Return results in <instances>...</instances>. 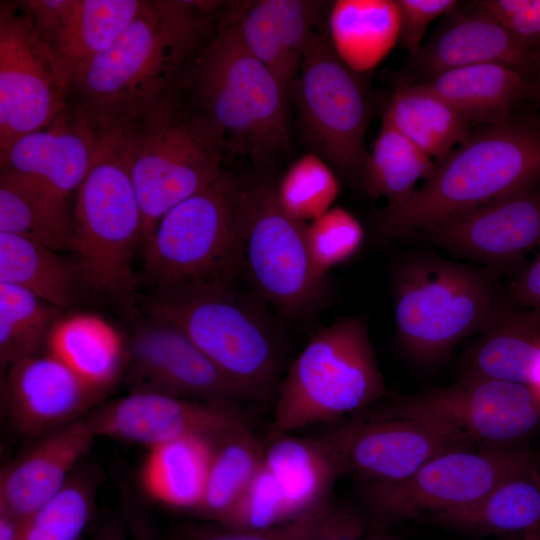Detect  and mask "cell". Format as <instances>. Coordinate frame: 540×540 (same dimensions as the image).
Here are the masks:
<instances>
[{"mask_svg": "<svg viewBox=\"0 0 540 540\" xmlns=\"http://www.w3.org/2000/svg\"><path fill=\"white\" fill-rule=\"evenodd\" d=\"M220 2L144 0L104 52L72 70V100L106 131L178 84L212 30Z\"/></svg>", "mask_w": 540, "mask_h": 540, "instance_id": "cell-1", "label": "cell"}, {"mask_svg": "<svg viewBox=\"0 0 540 540\" xmlns=\"http://www.w3.org/2000/svg\"><path fill=\"white\" fill-rule=\"evenodd\" d=\"M540 186V117L474 126L403 202L385 206L374 238H407L434 223Z\"/></svg>", "mask_w": 540, "mask_h": 540, "instance_id": "cell-2", "label": "cell"}, {"mask_svg": "<svg viewBox=\"0 0 540 540\" xmlns=\"http://www.w3.org/2000/svg\"><path fill=\"white\" fill-rule=\"evenodd\" d=\"M178 87L215 129L225 153L263 168L289 151V99L244 44L232 10L201 44Z\"/></svg>", "mask_w": 540, "mask_h": 540, "instance_id": "cell-3", "label": "cell"}, {"mask_svg": "<svg viewBox=\"0 0 540 540\" xmlns=\"http://www.w3.org/2000/svg\"><path fill=\"white\" fill-rule=\"evenodd\" d=\"M104 143L130 175L143 216V245L171 208L223 171L219 135L178 85L114 123Z\"/></svg>", "mask_w": 540, "mask_h": 540, "instance_id": "cell-4", "label": "cell"}, {"mask_svg": "<svg viewBox=\"0 0 540 540\" xmlns=\"http://www.w3.org/2000/svg\"><path fill=\"white\" fill-rule=\"evenodd\" d=\"M502 271L418 250L392 267L395 333L405 355L423 365L446 360L479 334L503 296Z\"/></svg>", "mask_w": 540, "mask_h": 540, "instance_id": "cell-5", "label": "cell"}, {"mask_svg": "<svg viewBox=\"0 0 540 540\" xmlns=\"http://www.w3.org/2000/svg\"><path fill=\"white\" fill-rule=\"evenodd\" d=\"M144 309L182 328L247 399L262 400L276 389L283 341L261 303L238 292L234 282L154 292Z\"/></svg>", "mask_w": 540, "mask_h": 540, "instance_id": "cell-6", "label": "cell"}, {"mask_svg": "<svg viewBox=\"0 0 540 540\" xmlns=\"http://www.w3.org/2000/svg\"><path fill=\"white\" fill-rule=\"evenodd\" d=\"M253 183L222 171L205 189L171 208L142 247L154 292L234 282L243 269Z\"/></svg>", "mask_w": 540, "mask_h": 540, "instance_id": "cell-7", "label": "cell"}, {"mask_svg": "<svg viewBox=\"0 0 540 540\" xmlns=\"http://www.w3.org/2000/svg\"><path fill=\"white\" fill-rule=\"evenodd\" d=\"M388 394L366 316H348L306 343L278 386L269 434L359 413Z\"/></svg>", "mask_w": 540, "mask_h": 540, "instance_id": "cell-8", "label": "cell"}, {"mask_svg": "<svg viewBox=\"0 0 540 540\" xmlns=\"http://www.w3.org/2000/svg\"><path fill=\"white\" fill-rule=\"evenodd\" d=\"M72 213V251L81 288L105 297L133 317L137 277L132 263L143 245V216L125 165L104 139L77 190Z\"/></svg>", "mask_w": 540, "mask_h": 540, "instance_id": "cell-9", "label": "cell"}, {"mask_svg": "<svg viewBox=\"0 0 540 540\" xmlns=\"http://www.w3.org/2000/svg\"><path fill=\"white\" fill-rule=\"evenodd\" d=\"M294 97L308 152L326 161L350 183H359L369 152L365 137L372 116L368 85L335 53L317 30L303 57Z\"/></svg>", "mask_w": 540, "mask_h": 540, "instance_id": "cell-10", "label": "cell"}, {"mask_svg": "<svg viewBox=\"0 0 540 540\" xmlns=\"http://www.w3.org/2000/svg\"><path fill=\"white\" fill-rule=\"evenodd\" d=\"M536 462L525 449L461 448L443 453L409 478L363 485L362 501L375 530L474 504L508 477Z\"/></svg>", "mask_w": 540, "mask_h": 540, "instance_id": "cell-11", "label": "cell"}, {"mask_svg": "<svg viewBox=\"0 0 540 540\" xmlns=\"http://www.w3.org/2000/svg\"><path fill=\"white\" fill-rule=\"evenodd\" d=\"M376 413L422 421L473 448L507 449L540 426V395L521 383L461 375L446 387L398 396Z\"/></svg>", "mask_w": 540, "mask_h": 540, "instance_id": "cell-12", "label": "cell"}, {"mask_svg": "<svg viewBox=\"0 0 540 540\" xmlns=\"http://www.w3.org/2000/svg\"><path fill=\"white\" fill-rule=\"evenodd\" d=\"M72 69L21 2L0 4V159L72 101Z\"/></svg>", "mask_w": 540, "mask_h": 540, "instance_id": "cell-13", "label": "cell"}, {"mask_svg": "<svg viewBox=\"0 0 540 540\" xmlns=\"http://www.w3.org/2000/svg\"><path fill=\"white\" fill-rule=\"evenodd\" d=\"M243 269L263 301L291 318L308 316L325 301L326 277L313 264L306 225L281 208L269 178L253 182Z\"/></svg>", "mask_w": 540, "mask_h": 540, "instance_id": "cell-14", "label": "cell"}, {"mask_svg": "<svg viewBox=\"0 0 540 540\" xmlns=\"http://www.w3.org/2000/svg\"><path fill=\"white\" fill-rule=\"evenodd\" d=\"M126 345L124 376L130 392L233 405L247 400L185 331L169 320L147 314Z\"/></svg>", "mask_w": 540, "mask_h": 540, "instance_id": "cell-15", "label": "cell"}, {"mask_svg": "<svg viewBox=\"0 0 540 540\" xmlns=\"http://www.w3.org/2000/svg\"><path fill=\"white\" fill-rule=\"evenodd\" d=\"M371 413L324 435L345 474L359 478L363 485L401 482L443 453L473 448L422 421Z\"/></svg>", "mask_w": 540, "mask_h": 540, "instance_id": "cell-16", "label": "cell"}, {"mask_svg": "<svg viewBox=\"0 0 540 540\" xmlns=\"http://www.w3.org/2000/svg\"><path fill=\"white\" fill-rule=\"evenodd\" d=\"M86 420L95 437H112L149 448L188 437L217 442L250 425L240 405L152 392H129L102 402L86 415Z\"/></svg>", "mask_w": 540, "mask_h": 540, "instance_id": "cell-17", "label": "cell"}, {"mask_svg": "<svg viewBox=\"0 0 540 540\" xmlns=\"http://www.w3.org/2000/svg\"><path fill=\"white\" fill-rule=\"evenodd\" d=\"M407 238L503 272L540 246V186L428 225Z\"/></svg>", "mask_w": 540, "mask_h": 540, "instance_id": "cell-18", "label": "cell"}, {"mask_svg": "<svg viewBox=\"0 0 540 540\" xmlns=\"http://www.w3.org/2000/svg\"><path fill=\"white\" fill-rule=\"evenodd\" d=\"M539 60L540 45L515 36L476 2L470 7L459 3L410 55L409 70L413 76L408 83L484 63L509 66L535 83Z\"/></svg>", "mask_w": 540, "mask_h": 540, "instance_id": "cell-19", "label": "cell"}, {"mask_svg": "<svg viewBox=\"0 0 540 540\" xmlns=\"http://www.w3.org/2000/svg\"><path fill=\"white\" fill-rule=\"evenodd\" d=\"M106 393L46 351L5 371L4 410L13 431L33 440L84 417Z\"/></svg>", "mask_w": 540, "mask_h": 540, "instance_id": "cell-20", "label": "cell"}, {"mask_svg": "<svg viewBox=\"0 0 540 540\" xmlns=\"http://www.w3.org/2000/svg\"><path fill=\"white\" fill-rule=\"evenodd\" d=\"M103 132L75 101L48 126L16 140L1 169L32 176L66 197L78 190L101 150Z\"/></svg>", "mask_w": 540, "mask_h": 540, "instance_id": "cell-21", "label": "cell"}, {"mask_svg": "<svg viewBox=\"0 0 540 540\" xmlns=\"http://www.w3.org/2000/svg\"><path fill=\"white\" fill-rule=\"evenodd\" d=\"M96 437L86 415L32 440L1 472L0 512L21 521L54 498Z\"/></svg>", "mask_w": 540, "mask_h": 540, "instance_id": "cell-22", "label": "cell"}, {"mask_svg": "<svg viewBox=\"0 0 540 540\" xmlns=\"http://www.w3.org/2000/svg\"><path fill=\"white\" fill-rule=\"evenodd\" d=\"M232 12L244 44L290 99L317 26L313 7L304 0H261Z\"/></svg>", "mask_w": 540, "mask_h": 540, "instance_id": "cell-23", "label": "cell"}, {"mask_svg": "<svg viewBox=\"0 0 540 540\" xmlns=\"http://www.w3.org/2000/svg\"><path fill=\"white\" fill-rule=\"evenodd\" d=\"M470 347L461 375L540 386V323L504 293Z\"/></svg>", "mask_w": 540, "mask_h": 540, "instance_id": "cell-24", "label": "cell"}, {"mask_svg": "<svg viewBox=\"0 0 540 540\" xmlns=\"http://www.w3.org/2000/svg\"><path fill=\"white\" fill-rule=\"evenodd\" d=\"M413 84L440 97L473 126L502 123L520 103L540 101L534 82L499 63L461 67Z\"/></svg>", "mask_w": 540, "mask_h": 540, "instance_id": "cell-25", "label": "cell"}, {"mask_svg": "<svg viewBox=\"0 0 540 540\" xmlns=\"http://www.w3.org/2000/svg\"><path fill=\"white\" fill-rule=\"evenodd\" d=\"M262 465L274 479L291 517L331 500L336 481L345 475L325 436L269 434Z\"/></svg>", "mask_w": 540, "mask_h": 540, "instance_id": "cell-26", "label": "cell"}, {"mask_svg": "<svg viewBox=\"0 0 540 540\" xmlns=\"http://www.w3.org/2000/svg\"><path fill=\"white\" fill-rule=\"evenodd\" d=\"M0 233L19 235L59 251H72L74 219L66 197L40 180L1 169Z\"/></svg>", "mask_w": 540, "mask_h": 540, "instance_id": "cell-27", "label": "cell"}, {"mask_svg": "<svg viewBox=\"0 0 540 540\" xmlns=\"http://www.w3.org/2000/svg\"><path fill=\"white\" fill-rule=\"evenodd\" d=\"M47 352L104 392L124 375L127 361V345L120 333L90 313L62 315L49 333Z\"/></svg>", "mask_w": 540, "mask_h": 540, "instance_id": "cell-28", "label": "cell"}, {"mask_svg": "<svg viewBox=\"0 0 540 540\" xmlns=\"http://www.w3.org/2000/svg\"><path fill=\"white\" fill-rule=\"evenodd\" d=\"M327 36L338 57L363 74L378 65L400 40L396 0H337L327 14Z\"/></svg>", "mask_w": 540, "mask_h": 540, "instance_id": "cell-29", "label": "cell"}, {"mask_svg": "<svg viewBox=\"0 0 540 540\" xmlns=\"http://www.w3.org/2000/svg\"><path fill=\"white\" fill-rule=\"evenodd\" d=\"M429 520L479 534L537 530L540 525V475L536 464L508 477L474 504Z\"/></svg>", "mask_w": 540, "mask_h": 540, "instance_id": "cell-30", "label": "cell"}, {"mask_svg": "<svg viewBox=\"0 0 540 540\" xmlns=\"http://www.w3.org/2000/svg\"><path fill=\"white\" fill-rule=\"evenodd\" d=\"M434 162L445 158L474 127L419 84L402 83L383 116Z\"/></svg>", "mask_w": 540, "mask_h": 540, "instance_id": "cell-31", "label": "cell"}, {"mask_svg": "<svg viewBox=\"0 0 540 540\" xmlns=\"http://www.w3.org/2000/svg\"><path fill=\"white\" fill-rule=\"evenodd\" d=\"M367 533L365 519L349 505L332 499L288 520L257 529L224 525L181 524L166 540H324Z\"/></svg>", "mask_w": 540, "mask_h": 540, "instance_id": "cell-32", "label": "cell"}, {"mask_svg": "<svg viewBox=\"0 0 540 540\" xmlns=\"http://www.w3.org/2000/svg\"><path fill=\"white\" fill-rule=\"evenodd\" d=\"M0 283L22 287L50 305L72 307L81 288L75 262L31 239L0 233Z\"/></svg>", "mask_w": 540, "mask_h": 540, "instance_id": "cell-33", "label": "cell"}, {"mask_svg": "<svg viewBox=\"0 0 540 540\" xmlns=\"http://www.w3.org/2000/svg\"><path fill=\"white\" fill-rule=\"evenodd\" d=\"M214 444L188 437L149 448L141 473L147 493L166 505L197 510Z\"/></svg>", "mask_w": 540, "mask_h": 540, "instance_id": "cell-34", "label": "cell"}, {"mask_svg": "<svg viewBox=\"0 0 540 540\" xmlns=\"http://www.w3.org/2000/svg\"><path fill=\"white\" fill-rule=\"evenodd\" d=\"M143 3L144 0H72L47 41L73 70L108 49Z\"/></svg>", "mask_w": 540, "mask_h": 540, "instance_id": "cell-35", "label": "cell"}, {"mask_svg": "<svg viewBox=\"0 0 540 540\" xmlns=\"http://www.w3.org/2000/svg\"><path fill=\"white\" fill-rule=\"evenodd\" d=\"M266 444L251 424L215 442L197 512L219 523L258 474Z\"/></svg>", "mask_w": 540, "mask_h": 540, "instance_id": "cell-36", "label": "cell"}, {"mask_svg": "<svg viewBox=\"0 0 540 540\" xmlns=\"http://www.w3.org/2000/svg\"><path fill=\"white\" fill-rule=\"evenodd\" d=\"M435 162L383 117L369 152L359 185L372 197L399 204L415 190L420 179L433 171Z\"/></svg>", "mask_w": 540, "mask_h": 540, "instance_id": "cell-37", "label": "cell"}, {"mask_svg": "<svg viewBox=\"0 0 540 540\" xmlns=\"http://www.w3.org/2000/svg\"><path fill=\"white\" fill-rule=\"evenodd\" d=\"M104 479L97 465L83 460L61 491L23 521L18 540H82Z\"/></svg>", "mask_w": 540, "mask_h": 540, "instance_id": "cell-38", "label": "cell"}, {"mask_svg": "<svg viewBox=\"0 0 540 540\" xmlns=\"http://www.w3.org/2000/svg\"><path fill=\"white\" fill-rule=\"evenodd\" d=\"M62 310L32 292L0 283L1 369L47 351L49 333Z\"/></svg>", "mask_w": 540, "mask_h": 540, "instance_id": "cell-39", "label": "cell"}, {"mask_svg": "<svg viewBox=\"0 0 540 540\" xmlns=\"http://www.w3.org/2000/svg\"><path fill=\"white\" fill-rule=\"evenodd\" d=\"M339 179L321 157L307 152L292 162L275 182L276 198L293 219L307 225L332 207Z\"/></svg>", "mask_w": 540, "mask_h": 540, "instance_id": "cell-40", "label": "cell"}, {"mask_svg": "<svg viewBox=\"0 0 540 540\" xmlns=\"http://www.w3.org/2000/svg\"><path fill=\"white\" fill-rule=\"evenodd\" d=\"M306 239L316 270L324 277L352 258L364 239L358 219L341 207H331L306 225Z\"/></svg>", "mask_w": 540, "mask_h": 540, "instance_id": "cell-41", "label": "cell"}, {"mask_svg": "<svg viewBox=\"0 0 540 540\" xmlns=\"http://www.w3.org/2000/svg\"><path fill=\"white\" fill-rule=\"evenodd\" d=\"M400 13V41L409 54L423 43L428 26L454 10L456 0H396Z\"/></svg>", "mask_w": 540, "mask_h": 540, "instance_id": "cell-42", "label": "cell"}, {"mask_svg": "<svg viewBox=\"0 0 540 540\" xmlns=\"http://www.w3.org/2000/svg\"><path fill=\"white\" fill-rule=\"evenodd\" d=\"M476 3L518 38L540 45V0H482Z\"/></svg>", "mask_w": 540, "mask_h": 540, "instance_id": "cell-43", "label": "cell"}, {"mask_svg": "<svg viewBox=\"0 0 540 540\" xmlns=\"http://www.w3.org/2000/svg\"><path fill=\"white\" fill-rule=\"evenodd\" d=\"M504 297L540 323V250L528 267L511 282Z\"/></svg>", "mask_w": 540, "mask_h": 540, "instance_id": "cell-44", "label": "cell"}, {"mask_svg": "<svg viewBox=\"0 0 540 540\" xmlns=\"http://www.w3.org/2000/svg\"><path fill=\"white\" fill-rule=\"evenodd\" d=\"M122 510L131 540H157L148 514L136 498L131 486L121 474L114 472Z\"/></svg>", "mask_w": 540, "mask_h": 540, "instance_id": "cell-45", "label": "cell"}, {"mask_svg": "<svg viewBox=\"0 0 540 540\" xmlns=\"http://www.w3.org/2000/svg\"><path fill=\"white\" fill-rule=\"evenodd\" d=\"M23 521L0 512V540H18Z\"/></svg>", "mask_w": 540, "mask_h": 540, "instance_id": "cell-46", "label": "cell"}, {"mask_svg": "<svg viewBox=\"0 0 540 540\" xmlns=\"http://www.w3.org/2000/svg\"><path fill=\"white\" fill-rule=\"evenodd\" d=\"M324 540H402V538L400 535L391 533L388 530H374L359 537H341Z\"/></svg>", "mask_w": 540, "mask_h": 540, "instance_id": "cell-47", "label": "cell"}, {"mask_svg": "<svg viewBox=\"0 0 540 540\" xmlns=\"http://www.w3.org/2000/svg\"><path fill=\"white\" fill-rule=\"evenodd\" d=\"M535 84H536V86L538 87V89L540 91V60H539V63H538Z\"/></svg>", "mask_w": 540, "mask_h": 540, "instance_id": "cell-48", "label": "cell"}]
</instances>
